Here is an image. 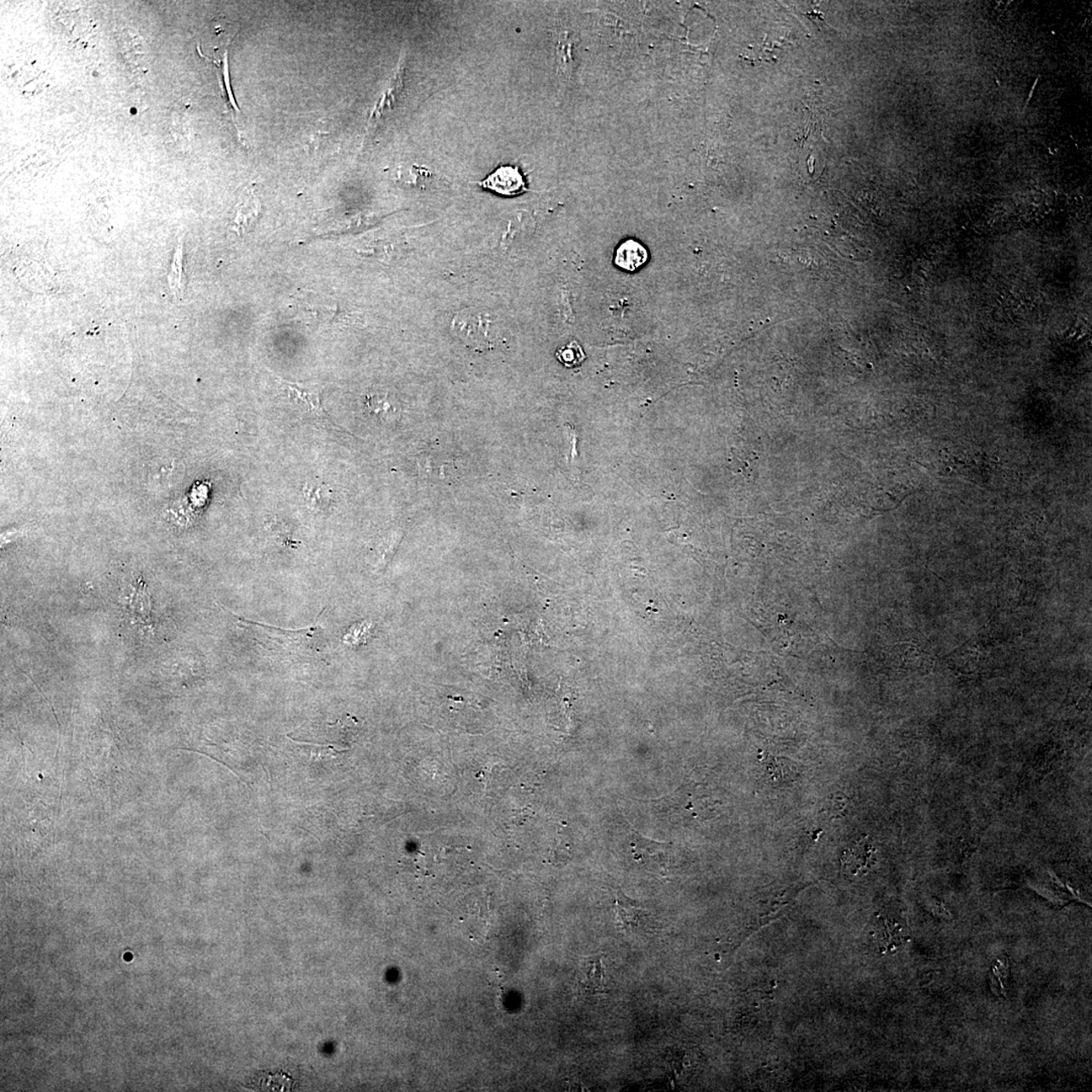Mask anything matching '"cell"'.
<instances>
[{"label":"cell","instance_id":"3","mask_svg":"<svg viewBox=\"0 0 1092 1092\" xmlns=\"http://www.w3.org/2000/svg\"><path fill=\"white\" fill-rule=\"evenodd\" d=\"M292 307L297 316L303 322L318 325V326H331L338 323L342 315L337 300L313 291H303L302 294L297 295Z\"/></svg>","mask_w":1092,"mask_h":1092},{"label":"cell","instance_id":"7","mask_svg":"<svg viewBox=\"0 0 1092 1092\" xmlns=\"http://www.w3.org/2000/svg\"><path fill=\"white\" fill-rule=\"evenodd\" d=\"M615 913L623 930L636 931L647 929L648 926V914L646 910L626 897V895L621 891L617 893Z\"/></svg>","mask_w":1092,"mask_h":1092},{"label":"cell","instance_id":"13","mask_svg":"<svg viewBox=\"0 0 1092 1092\" xmlns=\"http://www.w3.org/2000/svg\"><path fill=\"white\" fill-rule=\"evenodd\" d=\"M367 408L376 415L395 412V401L388 393H375L367 396Z\"/></svg>","mask_w":1092,"mask_h":1092},{"label":"cell","instance_id":"4","mask_svg":"<svg viewBox=\"0 0 1092 1092\" xmlns=\"http://www.w3.org/2000/svg\"><path fill=\"white\" fill-rule=\"evenodd\" d=\"M276 382L286 397L305 409L308 413L331 421L323 407V387L320 383L291 382L280 377H276Z\"/></svg>","mask_w":1092,"mask_h":1092},{"label":"cell","instance_id":"10","mask_svg":"<svg viewBox=\"0 0 1092 1092\" xmlns=\"http://www.w3.org/2000/svg\"><path fill=\"white\" fill-rule=\"evenodd\" d=\"M332 491L328 484L310 481L303 484V496L308 508L315 512H323L329 509L332 502Z\"/></svg>","mask_w":1092,"mask_h":1092},{"label":"cell","instance_id":"6","mask_svg":"<svg viewBox=\"0 0 1092 1092\" xmlns=\"http://www.w3.org/2000/svg\"><path fill=\"white\" fill-rule=\"evenodd\" d=\"M261 214V202L254 189L244 190L236 207L235 217L233 218L232 230L239 236L252 231L257 225Z\"/></svg>","mask_w":1092,"mask_h":1092},{"label":"cell","instance_id":"11","mask_svg":"<svg viewBox=\"0 0 1092 1092\" xmlns=\"http://www.w3.org/2000/svg\"><path fill=\"white\" fill-rule=\"evenodd\" d=\"M168 284L170 290L175 298H183L185 290V279L184 273V243L179 241L177 252L174 253L172 269L168 275Z\"/></svg>","mask_w":1092,"mask_h":1092},{"label":"cell","instance_id":"2","mask_svg":"<svg viewBox=\"0 0 1092 1092\" xmlns=\"http://www.w3.org/2000/svg\"><path fill=\"white\" fill-rule=\"evenodd\" d=\"M451 329L463 343L476 350H492L502 343V323L484 308L458 312L452 320Z\"/></svg>","mask_w":1092,"mask_h":1092},{"label":"cell","instance_id":"5","mask_svg":"<svg viewBox=\"0 0 1092 1092\" xmlns=\"http://www.w3.org/2000/svg\"><path fill=\"white\" fill-rule=\"evenodd\" d=\"M478 185L505 196L519 195L527 190L519 169L512 167H499L486 179L479 181Z\"/></svg>","mask_w":1092,"mask_h":1092},{"label":"cell","instance_id":"1","mask_svg":"<svg viewBox=\"0 0 1092 1092\" xmlns=\"http://www.w3.org/2000/svg\"><path fill=\"white\" fill-rule=\"evenodd\" d=\"M235 616L238 625L247 631L250 636L266 649L289 657H313L320 652L323 639V631L317 625L302 628V630H284L275 626L263 625Z\"/></svg>","mask_w":1092,"mask_h":1092},{"label":"cell","instance_id":"12","mask_svg":"<svg viewBox=\"0 0 1092 1092\" xmlns=\"http://www.w3.org/2000/svg\"><path fill=\"white\" fill-rule=\"evenodd\" d=\"M557 358L564 366L574 367L582 364L586 355L577 341H573L557 351Z\"/></svg>","mask_w":1092,"mask_h":1092},{"label":"cell","instance_id":"8","mask_svg":"<svg viewBox=\"0 0 1092 1092\" xmlns=\"http://www.w3.org/2000/svg\"><path fill=\"white\" fill-rule=\"evenodd\" d=\"M875 854V849L869 843V840H861L855 846L846 850L841 857V864L845 873L850 876H859L862 873L869 869L872 865V857Z\"/></svg>","mask_w":1092,"mask_h":1092},{"label":"cell","instance_id":"9","mask_svg":"<svg viewBox=\"0 0 1092 1092\" xmlns=\"http://www.w3.org/2000/svg\"><path fill=\"white\" fill-rule=\"evenodd\" d=\"M648 259V252L646 247L636 240L630 239L618 247L614 263L618 268L633 273L646 264Z\"/></svg>","mask_w":1092,"mask_h":1092}]
</instances>
